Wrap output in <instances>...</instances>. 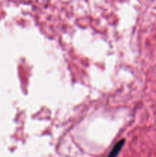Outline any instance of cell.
Masks as SVG:
<instances>
[{
  "mask_svg": "<svg viewBox=\"0 0 156 157\" xmlns=\"http://www.w3.org/2000/svg\"><path fill=\"white\" fill-rule=\"evenodd\" d=\"M124 144H125V140H122L119 141L116 145L114 146V147L113 148V150H111L110 153L109 154V156H117L119 153V152L121 151L122 148L123 147Z\"/></svg>",
  "mask_w": 156,
  "mask_h": 157,
  "instance_id": "cell-1",
  "label": "cell"
}]
</instances>
